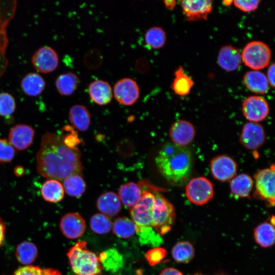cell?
<instances>
[{
	"label": "cell",
	"instance_id": "6da1fadb",
	"mask_svg": "<svg viewBox=\"0 0 275 275\" xmlns=\"http://www.w3.org/2000/svg\"><path fill=\"white\" fill-rule=\"evenodd\" d=\"M36 162L40 175L58 181L82 170L78 150L66 145L61 133L45 132L42 135Z\"/></svg>",
	"mask_w": 275,
	"mask_h": 275
},
{
	"label": "cell",
	"instance_id": "7a4b0ae2",
	"mask_svg": "<svg viewBox=\"0 0 275 275\" xmlns=\"http://www.w3.org/2000/svg\"><path fill=\"white\" fill-rule=\"evenodd\" d=\"M155 163L160 173L170 184L180 186L188 181L191 174L193 154L186 147L168 143L158 152Z\"/></svg>",
	"mask_w": 275,
	"mask_h": 275
},
{
	"label": "cell",
	"instance_id": "3957f363",
	"mask_svg": "<svg viewBox=\"0 0 275 275\" xmlns=\"http://www.w3.org/2000/svg\"><path fill=\"white\" fill-rule=\"evenodd\" d=\"M85 241L77 242L68 251L69 263L75 275H102V267L99 257L86 249Z\"/></svg>",
	"mask_w": 275,
	"mask_h": 275
},
{
	"label": "cell",
	"instance_id": "277c9868",
	"mask_svg": "<svg viewBox=\"0 0 275 275\" xmlns=\"http://www.w3.org/2000/svg\"><path fill=\"white\" fill-rule=\"evenodd\" d=\"M153 228L160 236L169 232L174 225L176 213L174 206L162 195L154 193Z\"/></svg>",
	"mask_w": 275,
	"mask_h": 275
},
{
	"label": "cell",
	"instance_id": "5b68a950",
	"mask_svg": "<svg viewBox=\"0 0 275 275\" xmlns=\"http://www.w3.org/2000/svg\"><path fill=\"white\" fill-rule=\"evenodd\" d=\"M242 61L253 70L265 68L269 63L271 52L269 46L260 41L247 43L241 53Z\"/></svg>",
	"mask_w": 275,
	"mask_h": 275
},
{
	"label": "cell",
	"instance_id": "8992f818",
	"mask_svg": "<svg viewBox=\"0 0 275 275\" xmlns=\"http://www.w3.org/2000/svg\"><path fill=\"white\" fill-rule=\"evenodd\" d=\"M16 9L15 1H0V77L8 66L6 50L8 43L7 29Z\"/></svg>",
	"mask_w": 275,
	"mask_h": 275
},
{
	"label": "cell",
	"instance_id": "52a82bcc",
	"mask_svg": "<svg viewBox=\"0 0 275 275\" xmlns=\"http://www.w3.org/2000/svg\"><path fill=\"white\" fill-rule=\"evenodd\" d=\"M185 193L192 203L203 205L213 198L214 191L212 183L207 178L200 176L193 178L188 181Z\"/></svg>",
	"mask_w": 275,
	"mask_h": 275
},
{
	"label": "cell",
	"instance_id": "ba28073f",
	"mask_svg": "<svg viewBox=\"0 0 275 275\" xmlns=\"http://www.w3.org/2000/svg\"><path fill=\"white\" fill-rule=\"evenodd\" d=\"M254 196L266 201L270 206L274 205V166L258 171L254 175Z\"/></svg>",
	"mask_w": 275,
	"mask_h": 275
},
{
	"label": "cell",
	"instance_id": "9c48e42d",
	"mask_svg": "<svg viewBox=\"0 0 275 275\" xmlns=\"http://www.w3.org/2000/svg\"><path fill=\"white\" fill-rule=\"evenodd\" d=\"M154 193L143 191L139 202L130 209L132 220L136 227H153Z\"/></svg>",
	"mask_w": 275,
	"mask_h": 275
},
{
	"label": "cell",
	"instance_id": "30bf717a",
	"mask_svg": "<svg viewBox=\"0 0 275 275\" xmlns=\"http://www.w3.org/2000/svg\"><path fill=\"white\" fill-rule=\"evenodd\" d=\"M242 111L249 122L258 123L268 116L269 107L268 102L262 97L253 95L246 97L242 102Z\"/></svg>",
	"mask_w": 275,
	"mask_h": 275
},
{
	"label": "cell",
	"instance_id": "8fae6325",
	"mask_svg": "<svg viewBox=\"0 0 275 275\" xmlns=\"http://www.w3.org/2000/svg\"><path fill=\"white\" fill-rule=\"evenodd\" d=\"M31 62L38 72L47 74L52 72L57 68L59 59L55 50L49 46H44L35 52Z\"/></svg>",
	"mask_w": 275,
	"mask_h": 275
},
{
	"label": "cell",
	"instance_id": "7c38bea8",
	"mask_svg": "<svg viewBox=\"0 0 275 275\" xmlns=\"http://www.w3.org/2000/svg\"><path fill=\"white\" fill-rule=\"evenodd\" d=\"M211 173L214 179L219 181L231 180L236 176L237 171L236 162L227 155H219L210 160Z\"/></svg>",
	"mask_w": 275,
	"mask_h": 275
},
{
	"label": "cell",
	"instance_id": "4fadbf2b",
	"mask_svg": "<svg viewBox=\"0 0 275 275\" xmlns=\"http://www.w3.org/2000/svg\"><path fill=\"white\" fill-rule=\"evenodd\" d=\"M266 134L262 125L259 123H245L239 136L240 144L246 149L256 150L265 143Z\"/></svg>",
	"mask_w": 275,
	"mask_h": 275
},
{
	"label": "cell",
	"instance_id": "5bb4252c",
	"mask_svg": "<svg viewBox=\"0 0 275 275\" xmlns=\"http://www.w3.org/2000/svg\"><path fill=\"white\" fill-rule=\"evenodd\" d=\"M113 94L118 102L123 105L129 106L138 100L140 92L135 80L131 78H123L115 83Z\"/></svg>",
	"mask_w": 275,
	"mask_h": 275
},
{
	"label": "cell",
	"instance_id": "9a60e30c",
	"mask_svg": "<svg viewBox=\"0 0 275 275\" xmlns=\"http://www.w3.org/2000/svg\"><path fill=\"white\" fill-rule=\"evenodd\" d=\"M180 5L185 19L189 21L207 20L213 9L210 0L181 1Z\"/></svg>",
	"mask_w": 275,
	"mask_h": 275
},
{
	"label": "cell",
	"instance_id": "2e32d148",
	"mask_svg": "<svg viewBox=\"0 0 275 275\" xmlns=\"http://www.w3.org/2000/svg\"><path fill=\"white\" fill-rule=\"evenodd\" d=\"M196 135L193 124L185 120H178L171 125L169 136L173 143L180 147H186L191 144Z\"/></svg>",
	"mask_w": 275,
	"mask_h": 275
},
{
	"label": "cell",
	"instance_id": "e0dca14e",
	"mask_svg": "<svg viewBox=\"0 0 275 275\" xmlns=\"http://www.w3.org/2000/svg\"><path fill=\"white\" fill-rule=\"evenodd\" d=\"M60 228L63 234L69 239L80 237L85 232L86 223L78 213L72 212L65 214L60 222Z\"/></svg>",
	"mask_w": 275,
	"mask_h": 275
},
{
	"label": "cell",
	"instance_id": "ac0fdd59",
	"mask_svg": "<svg viewBox=\"0 0 275 275\" xmlns=\"http://www.w3.org/2000/svg\"><path fill=\"white\" fill-rule=\"evenodd\" d=\"M34 129L29 125L19 124L14 126L9 133V142L19 151L28 149L33 143Z\"/></svg>",
	"mask_w": 275,
	"mask_h": 275
},
{
	"label": "cell",
	"instance_id": "d6986e66",
	"mask_svg": "<svg viewBox=\"0 0 275 275\" xmlns=\"http://www.w3.org/2000/svg\"><path fill=\"white\" fill-rule=\"evenodd\" d=\"M242 63L241 55L236 47L225 45L221 48L217 56L218 65L227 72L236 70Z\"/></svg>",
	"mask_w": 275,
	"mask_h": 275
},
{
	"label": "cell",
	"instance_id": "ffe728a7",
	"mask_svg": "<svg viewBox=\"0 0 275 275\" xmlns=\"http://www.w3.org/2000/svg\"><path fill=\"white\" fill-rule=\"evenodd\" d=\"M88 94L95 103L103 105L109 103L113 97L112 88L106 81L99 79L91 82L88 87Z\"/></svg>",
	"mask_w": 275,
	"mask_h": 275
},
{
	"label": "cell",
	"instance_id": "44dd1931",
	"mask_svg": "<svg viewBox=\"0 0 275 275\" xmlns=\"http://www.w3.org/2000/svg\"><path fill=\"white\" fill-rule=\"evenodd\" d=\"M96 206L101 213L108 217H113L119 213L122 205L116 194L113 191H107L97 199Z\"/></svg>",
	"mask_w": 275,
	"mask_h": 275
},
{
	"label": "cell",
	"instance_id": "7402d4cb",
	"mask_svg": "<svg viewBox=\"0 0 275 275\" xmlns=\"http://www.w3.org/2000/svg\"><path fill=\"white\" fill-rule=\"evenodd\" d=\"M245 87L251 92L259 94L268 92L269 84L266 75L258 70L248 71L243 78Z\"/></svg>",
	"mask_w": 275,
	"mask_h": 275
},
{
	"label": "cell",
	"instance_id": "603a6c76",
	"mask_svg": "<svg viewBox=\"0 0 275 275\" xmlns=\"http://www.w3.org/2000/svg\"><path fill=\"white\" fill-rule=\"evenodd\" d=\"M20 87L25 95L36 97L40 95L43 91L45 87V81L40 74L31 72L22 78Z\"/></svg>",
	"mask_w": 275,
	"mask_h": 275
},
{
	"label": "cell",
	"instance_id": "cb8c5ba5",
	"mask_svg": "<svg viewBox=\"0 0 275 275\" xmlns=\"http://www.w3.org/2000/svg\"><path fill=\"white\" fill-rule=\"evenodd\" d=\"M253 185L254 181L252 177L244 173L236 175L230 182L231 194L238 198L249 197Z\"/></svg>",
	"mask_w": 275,
	"mask_h": 275
},
{
	"label": "cell",
	"instance_id": "d4e9b609",
	"mask_svg": "<svg viewBox=\"0 0 275 275\" xmlns=\"http://www.w3.org/2000/svg\"><path fill=\"white\" fill-rule=\"evenodd\" d=\"M142 194L143 191L139 185L130 182L120 186L118 197L121 202L130 209L139 202Z\"/></svg>",
	"mask_w": 275,
	"mask_h": 275
},
{
	"label": "cell",
	"instance_id": "484cf974",
	"mask_svg": "<svg viewBox=\"0 0 275 275\" xmlns=\"http://www.w3.org/2000/svg\"><path fill=\"white\" fill-rule=\"evenodd\" d=\"M69 119L71 124L81 131H86L91 123L89 111L86 106L81 104H76L70 108Z\"/></svg>",
	"mask_w": 275,
	"mask_h": 275
},
{
	"label": "cell",
	"instance_id": "4316f807",
	"mask_svg": "<svg viewBox=\"0 0 275 275\" xmlns=\"http://www.w3.org/2000/svg\"><path fill=\"white\" fill-rule=\"evenodd\" d=\"M40 192L43 199L50 203L59 202L64 197V189L62 184L55 179L45 181L41 187Z\"/></svg>",
	"mask_w": 275,
	"mask_h": 275
},
{
	"label": "cell",
	"instance_id": "83f0119b",
	"mask_svg": "<svg viewBox=\"0 0 275 275\" xmlns=\"http://www.w3.org/2000/svg\"><path fill=\"white\" fill-rule=\"evenodd\" d=\"M79 78L73 72H68L59 75L55 80V86L58 93L62 96H70L76 90Z\"/></svg>",
	"mask_w": 275,
	"mask_h": 275
},
{
	"label": "cell",
	"instance_id": "f1b7e54d",
	"mask_svg": "<svg viewBox=\"0 0 275 275\" xmlns=\"http://www.w3.org/2000/svg\"><path fill=\"white\" fill-rule=\"evenodd\" d=\"M174 76L175 78L171 85L174 92L182 96L188 95L194 85L193 80L184 72L181 66L175 70Z\"/></svg>",
	"mask_w": 275,
	"mask_h": 275
},
{
	"label": "cell",
	"instance_id": "f546056e",
	"mask_svg": "<svg viewBox=\"0 0 275 275\" xmlns=\"http://www.w3.org/2000/svg\"><path fill=\"white\" fill-rule=\"evenodd\" d=\"M99 258L102 267L107 271H117L123 265L122 255L114 248L101 252Z\"/></svg>",
	"mask_w": 275,
	"mask_h": 275
},
{
	"label": "cell",
	"instance_id": "4dcf8cb0",
	"mask_svg": "<svg viewBox=\"0 0 275 275\" xmlns=\"http://www.w3.org/2000/svg\"><path fill=\"white\" fill-rule=\"evenodd\" d=\"M254 237L256 242L263 248H268L274 244V228L271 223H263L254 230Z\"/></svg>",
	"mask_w": 275,
	"mask_h": 275
},
{
	"label": "cell",
	"instance_id": "1f68e13d",
	"mask_svg": "<svg viewBox=\"0 0 275 275\" xmlns=\"http://www.w3.org/2000/svg\"><path fill=\"white\" fill-rule=\"evenodd\" d=\"M38 256L36 246L30 241H23L16 247L15 257L18 261L23 265H30L33 263Z\"/></svg>",
	"mask_w": 275,
	"mask_h": 275
},
{
	"label": "cell",
	"instance_id": "d6a6232c",
	"mask_svg": "<svg viewBox=\"0 0 275 275\" xmlns=\"http://www.w3.org/2000/svg\"><path fill=\"white\" fill-rule=\"evenodd\" d=\"M63 188L69 196L79 197L85 192L86 184L79 174H74L63 180Z\"/></svg>",
	"mask_w": 275,
	"mask_h": 275
},
{
	"label": "cell",
	"instance_id": "836d02e7",
	"mask_svg": "<svg viewBox=\"0 0 275 275\" xmlns=\"http://www.w3.org/2000/svg\"><path fill=\"white\" fill-rule=\"evenodd\" d=\"M113 233L122 238H128L136 233V225L127 217H119L115 219L112 225Z\"/></svg>",
	"mask_w": 275,
	"mask_h": 275
},
{
	"label": "cell",
	"instance_id": "e575fe53",
	"mask_svg": "<svg viewBox=\"0 0 275 275\" xmlns=\"http://www.w3.org/2000/svg\"><path fill=\"white\" fill-rule=\"evenodd\" d=\"M195 254L192 244L187 241H179L173 246L172 255L178 263H187L193 258Z\"/></svg>",
	"mask_w": 275,
	"mask_h": 275
},
{
	"label": "cell",
	"instance_id": "d590c367",
	"mask_svg": "<svg viewBox=\"0 0 275 275\" xmlns=\"http://www.w3.org/2000/svg\"><path fill=\"white\" fill-rule=\"evenodd\" d=\"M144 39L147 46L150 48L157 49L162 48L164 45L167 35L161 28L153 26L146 32Z\"/></svg>",
	"mask_w": 275,
	"mask_h": 275
},
{
	"label": "cell",
	"instance_id": "8d00e7d4",
	"mask_svg": "<svg viewBox=\"0 0 275 275\" xmlns=\"http://www.w3.org/2000/svg\"><path fill=\"white\" fill-rule=\"evenodd\" d=\"M136 233L142 244L158 247L162 242L161 236L153 227H138L136 226Z\"/></svg>",
	"mask_w": 275,
	"mask_h": 275
},
{
	"label": "cell",
	"instance_id": "74e56055",
	"mask_svg": "<svg viewBox=\"0 0 275 275\" xmlns=\"http://www.w3.org/2000/svg\"><path fill=\"white\" fill-rule=\"evenodd\" d=\"M113 223L109 217L102 213H96L90 219V226L92 230L98 234L109 233L112 229Z\"/></svg>",
	"mask_w": 275,
	"mask_h": 275
},
{
	"label": "cell",
	"instance_id": "f35d334b",
	"mask_svg": "<svg viewBox=\"0 0 275 275\" xmlns=\"http://www.w3.org/2000/svg\"><path fill=\"white\" fill-rule=\"evenodd\" d=\"M12 275H61V273L58 270L51 268H42L28 265L18 268Z\"/></svg>",
	"mask_w": 275,
	"mask_h": 275
},
{
	"label": "cell",
	"instance_id": "ab89813d",
	"mask_svg": "<svg viewBox=\"0 0 275 275\" xmlns=\"http://www.w3.org/2000/svg\"><path fill=\"white\" fill-rule=\"evenodd\" d=\"M16 102L13 96L7 92L0 93V116L10 117L15 112Z\"/></svg>",
	"mask_w": 275,
	"mask_h": 275
},
{
	"label": "cell",
	"instance_id": "60d3db41",
	"mask_svg": "<svg viewBox=\"0 0 275 275\" xmlns=\"http://www.w3.org/2000/svg\"><path fill=\"white\" fill-rule=\"evenodd\" d=\"M15 154V149L9 141L6 139H0V163L11 161Z\"/></svg>",
	"mask_w": 275,
	"mask_h": 275
},
{
	"label": "cell",
	"instance_id": "b9f144b4",
	"mask_svg": "<svg viewBox=\"0 0 275 275\" xmlns=\"http://www.w3.org/2000/svg\"><path fill=\"white\" fill-rule=\"evenodd\" d=\"M167 253L163 248L156 247L148 251L145 254V257L151 266H155L163 260Z\"/></svg>",
	"mask_w": 275,
	"mask_h": 275
},
{
	"label": "cell",
	"instance_id": "7bdbcfd3",
	"mask_svg": "<svg viewBox=\"0 0 275 275\" xmlns=\"http://www.w3.org/2000/svg\"><path fill=\"white\" fill-rule=\"evenodd\" d=\"M102 61V57L100 52L95 49L90 50L85 56V65L89 69L96 68Z\"/></svg>",
	"mask_w": 275,
	"mask_h": 275
},
{
	"label": "cell",
	"instance_id": "ee69618b",
	"mask_svg": "<svg viewBox=\"0 0 275 275\" xmlns=\"http://www.w3.org/2000/svg\"><path fill=\"white\" fill-rule=\"evenodd\" d=\"M260 1H233V3L236 7L245 12H251L255 11L258 7Z\"/></svg>",
	"mask_w": 275,
	"mask_h": 275
},
{
	"label": "cell",
	"instance_id": "f6af8a7d",
	"mask_svg": "<svg viewBox=\"0 0 275 275\" xmlns=\"http://www.w3.org/2000/svg\"><path fill=\"white\" fill-rule=\"evenodd\" d=\"M275 65L273 63L268 68L267 75L266 76L269 86L271 87H274V71Z\"/></svg>",
	"mask_w": 275,
	"mask_h": 275
},
{
	"label": "cell",
	"instance_id": "bcb514c9",
	"mask_svg": "<svg viewBox=\"0 0 275 275\" xmlns=\"http://www.w3.org/2000/svg\"><path fill=\"white\" fill-rule=\"evenodd\" d=\"M159 275H183L177 269L173 267H168L163 269Z\"/></svg>",
	"mask_w": 275,
	"mask_h": 275
},
{
	"label": "cell",
	"instance_id": "7dc6e473",
	"mask_svg": "<svg viewBox=\"0 0 275 275\" xmlns=\"http://www.w3.org/2000/svg\"><path fill=\"white\" fill-rule=\"evenodd\" d=\"M6 233V225L0 216V248L2 245Z\"/></svg>",
	"mask_w": 275,
	"mask_h": 275
},
{
	"label": "cell",
	"instance_id": "c3c4849f",
	"mask_svg": "<svg viewBox=\"0 0 275 275\" xmlns=\"http://www.w3.org/2000/svg\"><path fill=\"white\" fill-rule=\"evenodd\" d=\"M163 3L166 8L168 10H173L176 4L175 1H164Z\"/></svg>",
	"mask_w": 275,
	"mask_h": 275
},
{
	"label": "cell",
	"instance_id": "681fc988",
	"mask_svg": "<svg viewBox=\"0 0 275 275\" xmlns=\"http://www.w3.org/2000/svg\"><path fill=\"white\" fill-rule=\"evenodd\" d=\"M14 172L15 175L20 177L24 174V169L22 166H17L14 168Z\"/></svg>",
	"mask_w": 275,
	"mask_h": 275
},
{
	"label": "cell",
	"instance_id": "f907efd6",
	"mask_svg": "<svg viewBox=\"0 0 275 275\" xmlns=\"http://www.w3.org/2000/svg\"><path fill=\"white\" fill-rule=\"evenodd\" d=\"M233 1H223V4L226 6H228L230 5L233 3Z\"/></svg>",
	"mask_w": 275,
	"mask_h": 275
},
{
	"label": "cell",
	"instance_id": "816d5d0a",
	"mask_svg": "<svg viewBox=\"0 0 275 275\" xmlns=\"http://www.w3.org/2000/svg\"><path fill=\"white\" fill-rule=\"evenodd\" d=\"M271 224L274 226V216L272 215V219H271Z\"/></svg>",
	"mask_w": 275,
	"mask_h": 275
},
{
	"label": "cell",
	"instance_id": "f5cc1de1",
	"mask_svg": "<svg viewBox=\"0 0 275 275\" xmlns=\"http://www.w3.org/2000/svg\"><path fill=\"white\" fill-rule=\"evenodd\" d=\"M195 275H203V274H201V273H196V274H195Z\"/></svg>",
	"mask_w": 275,
	"mask_h": 275
}]
</instances>
